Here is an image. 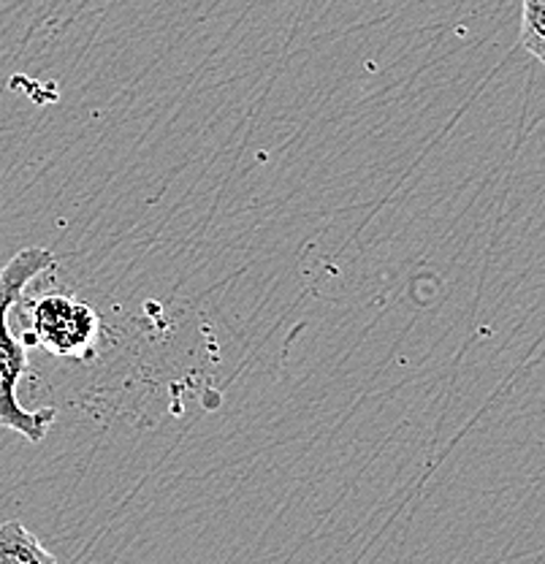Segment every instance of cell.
<instances>
[{
	"mask_svg": "<svg viewBox=\"0 0 545 564\" xmlns=\"http://www.w3.org/2000/svg\"><path fill=\"white\" fill-rule=\"evenodd\" d=\"M521 44L545 63V0H524Z\"/></svg>",
	"mask_w": 545,
	"mask_h": 564,
	"instance_id": "obj_4",
	"label": "cell"
},
{
	"mask_svg": "<svg viewBox=\"0 0 545 564\" xmlns=\"http://www.w3.org/2000/svg\"><path fill=\"white\" fill-rule=\"evenodd\" d=\"M55 263V252L46 247H25L0 267V426L20 434L28 443H41L46 437L57 419V410H28L17 397L22 375L28 372V350L25 343L11 334L9 315L22 302L25 288L39 274L50 272Z\"/></svg>",
	"mask_w": 545,
	"mask_h": 564,
	"instance_id": "obj_1",
	"label": "cell"
},
{
	"mask_svg": "<svg viewBox=\"0 0 545 564\" xmlns=\"http://www.w3.org/2000/svg\"><path fill=\"white\" fill-rule=\"evenodd\" d=\"M0 564H57L22 521L0 524Z\"/></svg>",
	"mask_w": 545,
	"mask_h": 564,
	"instance_id": "obj_3",
	"label": "cell"
},
{
	"mask_svg": "<svg viewBox=\"0 0 545 564\" xmlns=\"http://www.w3.org/2000/svg\"><path fill=\"white\" fill-rule=\"evenodd\" d=\"M28 317L31 326H28L25 345H39L52 356L63 358L90 356L101 332L92 307L63 293H46L28 302Z\"/></svg>",
	"mask_w": 545,
	"mask_h": 564,
	"instance_id": "obj_2",
	"label": "cell"
}]
</instances>
